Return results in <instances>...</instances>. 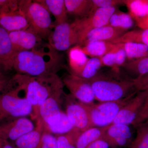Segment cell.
<instances>
[{"mask_svg":"<svg viewBox=\"0 0 148 148\" xmlns=\"http://www.w3.org/2000/svg\"><path fill=\"white\" fill-rule=\"evenodd\" d=\"M63 67L62 56L46 43L38 49L16 52L12 60L17 74L32 77L57 74Z\"/></svg>","mask_w":148,"mask_h":148,"instance_id":"1","label":"cell"},{"mask_svg":"<svg viewBox=\"0 0 148 148\" xmlns=\"http://www.w3.org/2000/svg\"><path fill=\"white\" fill-rule=\"evenodd\" d=\"M13 77L24 89L26 98L34 109V118L42 104L54 92L64 89V83L57 74L32 77L17 74Z\"/></svg>","mask_w":148,"mask_h":148,"instance_id":"2","label":"cell"},{"mask_svg":"<svg viewBox=\"0 0 148 148\" xmlns=\"http://www.w3.org/2000/svg\"><path fill=\"white\" fill-rule=\"evenodd\" d=\"M113 72L112 74L98 73L92 78L86 79L91 85L96 101L101 103L118 101L134 92H131L135 89L133 79L122 77L120 72Z\"/></svg>","mask_w":148,"mask_h":148,"instance_id":"3","label":"cell"},{"mask_svg":"<svg viewBox=\"0 0 148 148\" xmlns=\"http://www.w3.org/2000/svg\"><path fill=\"white\" fill-rule=\"evenodd\" d=\"M24 91L21 86L11 78L0 94V122L32 115L34 109L26 97H21Z\"/></svg>","mask_w":148,"mask_h":148,"instance_id":"4","label":"cell"},{"mask_svg":"<svg viewBox=\"0 0 148 148\" xmlns=\"http://www.w3.org/2000/svg\"><path fill=\"white\" fill-rule=\"evenodd\" d=\"M18 9L24 13L29 28L43 39H48L55 24L47 10L36 1L32 0H18Z\"/></svg>","mask_w":148,"mask_h":148,"instance_id":"5","label":"cell"},{"mask_svg":"<svg viewBox=\"0 0 148 148\" xmlns=\"http://www.w3.org/2000/svg\"><path fill=\"white\" fill-rule=\"evenodd\" d=\"M137 92L135 91L127 97L118 101L89 105L83 104L92 127H105L112 124L120 110L135 96Z\"/></svg>","mask_w":148,"mask_h":148,"instance_id":"6","label":"cell"},{"mask_svg":"<svg viewBox=\"0 0 148 148\" xmlns=\"http://www.w3.org/2000/svg\"><path fill=\"white\" fill-rule=\"evenodd\" d=\"M48 40L49 44L58 51L81 45L80 32L75 20L71 23L55 24Z\"/></svg>","mask_w":148,"mask_h":148,"instance_id":"7","label":"cell"},{"mask_svg":"<svg viewBox=\"0 0 148 148\" xmlns=\"http://www.w3.org/2000/svg\"><path fill=\"white\" fill-rule=\"evenodd\" d=\"M61 79L71 95L77 101L86 105L94 103L95 96L91 85L87 80L71 73L64 75Z\"/></svg>","mask_w":148,"mask_h":148,"instance_id":"8","label":"cell"},{"mask_svg":"<svg viewBox=\"0 0 148 148\" xmlns=\"http://www.w3.org/2000/svg\"><path fill=\"white\" fill-rule=\"evenodd\" d=\"M116 9V8L98 9L85 18L75 19L80 32V46L90 31L108 24L111 16Z\"/></svg>","mask_w":148,"mask_h":148,"instance_id":"9","label":"cell"},{"mask_svg":"<svg viewBox=\"0 0 148 148\" xmlns=\"http://www.w3.org/2000/svg\"><path fill=\"white\" fill-rule=\"evenodd\" d=\"M64 98L66 114L75 128L83 132L93 127L84 104L77 101L71 94H65Z\"/></svg>","mask_w":148,"mask_h":148,"instance_id":"10","label":"cell"},{"mask_svg":"<svg viewBox=\"0 0 148 148\" xmlns=\"http://www.w3.org/2000/svg\"><path fill=\"white\" fill-rule=\"evenodd\" d=\"M32 121L27 117L0 122V138L15 141L35 128Z\"/></svg>","mask_w":148,"mask_h":148,"instance_id":"11","label":"cell"},{"mask_svg":"<svg viewBox=\"0 0 148 148\" xmlns=\"http://www.w3.org/2000/svg\"><path fill=\"white\" fill-rule=\"evenodd\" d=\"M9 35L16 52L38 49L45 43L43 41V39L29 27L9 32Z\"/></svg>","mask_w":148,"mask_h":148,"instance_id":"12","label":"cell"},{"mask_svg":"<svg viewBox=\"0 0 148 148\" xmlns=\"http://www.w3.org/2000/svg\"><path fill=\"white\" fill-rule=\"evenodd\" d=\"M148 96V90L138 92L120 110L112 124L132 125Z\"/></svg>","mask_w":148,"mask_h":148,"instance_id":"13","label":"cell"},{"mask_svg":"<svg viewBox=\"0 0 148 148\" xmlns=\"http://www.w3.org/2000/svg\"><path fill=\"white\" fill-rule=\"evenodd\" d=\"M65 94L64 89L53 93L39 107L35 118L39 120L44 125L50 117L61 112Z\"/></svg>","mask_w":148,"mask_h":148,"instance_id":"14","label":"cell"},{"mask_svg":"<svg viewBox=\"0 0 148 148\" xmlns=\"http://www.w3.org/2000/svg\"><path fill=\"white\" fill-rule=\"evenodd\" d=\"M43 126L45 130L54 135L66 134L75 128L62 110L50 117Z\"/></svg>","mask_w":148,"mask_h":148,"instance_id":"15","label":"cell"},{"mask_svg":"<svg viewBox=\"0 0 148 148\" xmlns=\"http://www.w3.org/2000/svg\"><path fill=\"white\" fill-rule=\"evenodd\" d=\"M16 52L8 32L0 26V63L5 71L12 70V60Z\"/></svg>","mask_w":148,"mask_h":148,"instance_id":"16","label":"cell"},{"mask_svg":"<svg viewBox=\"0 0 148 148\" xmlns=\"http://www.w3.org/2000/svg\"><path fill=\"white\" fill-rule=\"evenodd\" d=\"M127 32L124 29L112 27L108 24L90 31L81 46L95 41L111 42L118 38Z\"/></svg>","mask_w":148,"mask_h":148,"instance_id":"17","label":"cell"},{"mask_svg":"<svg viewBox=\"0 0 148 148\" xmlns=\"http://www.w3.org/2000/svg\"><path fill=\"white\" fill-rule=\"evenodd\" d=\"M0 26L10 32L28 29L29 26L24 13L19 10L0 15Z\"/></svg>","mask_w":148,"mask_h":148,"instance_id":"18","label":"cell"},{"mask_svg":"<svg viewBox=\"0 0 148 148\" xmlns=\"http://www.w3.org/2000/svg\"><path fill=\"white\" fill-rule=\"evenodd\" d=\"M36 120V125L34 129L14 142V148H39L44 128L42 122Z\"/></svg>","mask_w":148,"mask_h":148,"instance_id":"19","label":"cell"},{"mask_svg":"<svg viewBox=\"0 0 148 148\" xmlns=\"http://www.w3.org/2000/svg\"><path fill=\"white\" fill-rule=\"evenodd\" d=\"M68 58L71 71L70 73L77 76L81 73L89 59L79 45L74 46L69 49Z\"/></svg>","mask_w":148,"mask_h":148,"instance_id":"20","label":"cell"},{"mask_svg":"<svg viewBox=\"0 0 148 148\" xmlns=\"http://www.w3.org/2000/svg\"><path fill=\"white\" fill-rule=\"evenodd\" d=\"M42 5L55 19L56 24L68 22V13L65 0H36Z\"/></svg>","mask_w":148,"mask_h":148,"instance_id":"21","label":"cell"},{"mask_svg":"<svg viewBox=\"0 0 148 148\" xmlns=\"http://www.w3.org/2000/svg\"><path fill=\"white\" fill-rule=\"evenodd\" d=\"M68 14L80 19L86 17L92 12V0H65Z\"/></svg>","mask_w":148,"mask_h":148,"instance_id":"22","label":"cell"},{"mask_svg":"<svg viewBox=\"0 0 148 148\" xmlns=\"http://www.w3.org/2000/svg\"><path fill=\"white\" fill-rule=\"evenodd\" d=\"M110 125L105 127H92L81 132L77 140L76 148H86L95 141L103 139Z\"/></svg>","mask_w":148,"mask_h":148,"instance_id":"23","label":"cell"},{"mask_svg":"<svg viewBox=\"0 0 148 148\" xmlns=\"http://www.w3.org/2000/svg\"><path fill=\"white\" fill-rule=\"evenodd\" d=\"M115 45L110 42L95 41L87 43L81 47L86 55L91 58H101L112 50Z\"/></svg>","mask_w":148,"mask_h":148,"instance_id":"24","label":"cell"},{"mask_svg":"<svg viewBox=\"0 0 148 148\" xmlns=\"http://www.w3.org/2000/svg\"><path fill=\"white\" fill-rule=\"evenodd\" d=\"M129 14L135 21L148 15V0H123Z\"/></svg>","mask_w":148,"mask_h":148,"instance_id":"25","label":"cell"},{"mask_svg":"<svg viewBox=\"0 0 148 148\" xmlns=\"http://www.w3.org/2000/svg\"><path fill=\"white\" fill-rule=\"evenodd\" d=\"M110 42L113 44L138 42L145 45L148 47V29H136L127 32L118 38Z\"/></svg>","mask_w":148,"mask_h":148,"instance_id":"26","label":"cell"},{"mask_svg":"<svg viewBox=\"0 0 148 148\" xmlns=\"http://www.w3.org/2000/svg\"><path fill=\"white\" fill-rule=\"evenodd\" d=\"M119 44L125 51L128 61L136 60L148 55V47L143 44L135 42Z\"/></svg>","mask_w":148,"mask_h":148,"instance_id":"27","label":"cell"},{"mask_svg":"<svg viewBox=\"0 0 148 148\" xmlns=\"http://www.w3.org/2000/svg\"><path fill=\"white\" fill-rule=\"evenodd\" d=\"M134 21L129 14L116 9L111 16L108 25L127 31L134 26Z\"/></svg>","mask_w":148,"mask_h":148,"instance_id":"28","label":"cell"},{"mask_svg":"<svg viewBox=\"0 0 148 148\" xmlns=\"http://www.w3.org/2000/svg\"><path fill=\"white\" fill-rule=\"evenodd\" d=\"M123 66L128 73L136 76V77L148 74V55L136 60L127 61Z\"/></svg>","mask_w":148,"mask_h":148,"instance_id":"29","label":"cell"},{"mask_svg":"<svg viewBox=\"0 0 148 148\" xmlns=\"http://www.w3.org/2000/svg\"><path fill=\"white\" fill-rule=\"evenodd\" d=\"M135 127L137 135L129 148H148V119Z\"/></svg>","mask_w":148,"mask_h":148,"instance_id":"30","label":"cell"},{"mask_svg":"<svg viewBox=\"0 0 148 148\" xmlns=\"http://www.w3.org/2000/svg\"><path fill=\"white\" fill-rule=\"evenodd\" d=\"M103 137H122L131 141L132 133L129 125L121 124L110 125Z\"/></svg>","mask_w":148,"mask_h":148,"instance_id":"31","label":"cell"},{"mask_svg":"<svg viewBox=\"0 0 148 148\" xmlns=\"http://www.w3.org/2000/svg\"><path fill=\"white\" fill-rule=\"evenodd\" d=\"M103 66L101 58H89L81 73L78 77L85 79H89L95 76Z\"/></svg>","mask_w":148,"mask_h":148,"instance_id":"32","label":"cell"},{"mask_svg":"<svg viewBox=\"0 0 148 148\" xmlns=\"http://www.w3.org/2000/svg\"><path fill=\"white\" fill-rule=\"evenodd\" d=\"M81 132L75 128L66 134L55 135L57 138V148H77L76 143Z\"/></svg>","mask_w":148,"mask_h":148,"instance_id":"33","label":"cell"},{"mask_svg":"<svg viewBox=\"0 0 148 148\" xmlns=\"http://www.w3.org/2000/svg\"><path fill=\"white\" fill-rule=\"evenodd\" d=\"M92 12L100 8H116L124 4L123 0H92Z\"/></svg>","mask_w":148,"mask_h":148,"instance_id":"34","label":"cell"},{"mask_svg":"<svg viewBox=\"0 0 148 148\" xmlns=\"http://www.w3.org/2000/svg\"><path fill=\"white\" fill-rule=\"evenodd\" d=\"M39 148H57L56 136L44 129Z\"/></svg>","mask_w":148,"mask_h":148,"instance_id":"35","label":"cell"},{"mask_svg":"<svg viewBox=\"0 0 148 148\" xmlns=\"http://www.w3.org/2000/svg\"><path fill=\"white\" fill-rule=\"evenodd\" d=\"M18 10V0H0V15Z\"/></svg>","mask_w":148,"mask_h":148,"instance_id":"36","label":"cell"},{"mask_svg":"<svg viewBox=\"0 0 148 148\" xmlns=\"http://www.w3.org/2000/svg\"><path fill=\"white\" fill-rule=\"evenodd\" d=\"M116 44V47L115 50V68L113 71L114 72H119V68L124 65L127 56L124 49L119 44Z\"/></svg>","mask_w":148,"mask_h":148,"instance_id":"37","label":"cell"},{"mask_svg":"<svg viewBox=\"0 0 148 148\" xmlns=\"http://www.w3.org/2000/svg\"><path fill=\"white\" fill-rule=\"evenodd\" d=\"M148 119V96L140 108L135 120L132 125L135 127Z\"/></svg>","mask_w":148,"mask_h":148,"instance_id":"38","label":"cell"},{"mask_svg":"<svg viewBox=\"0 0 148 148\" xmlns=\"http://www.w3.org/2000/svg\"><path fill=\"white\" fill-rule=\"evenodd\" d=\"M133 81L136 91L148 90V73L133 79Z\"/></svg>","mask_w":148,"mask_h":148,"instance_id":"39","label":"cell"},{"mask_svg":"<svg viewBox=\"0 0 148 148\" xmlns=\"http://www.w3.org/2000/svg\"><path fill=\"white\" fill-rule=\"evenodd\" d=\"M115 44L114 47L112 50L101 57L103 66L111 67L113 70L115 68V50L116 45Z\"/></svg>","mask_w":148,"mask_h":148,"instance_id":"40","label":"cell"},{"mask_svg":"<svg viewBox=\"0 0 148 148\" xmlns=\"http://www.w3.org/2000/svg\"><path fill=\"white\" fill-rule=\"evenodd\" d=\"M11 79V78L10 77L3 73L1 72H0V94L4 90L8 84Z\"/></svg>","mask_w":148,"mask_h":148,"instance_id":"41","label":"cell"},{"mask_svg":"<svg viewBox=\"0 0 148 148\" xmlns=\"http://www.w3.org/2000/svg\"><path fill=\"white\" fill-rule=\"evenodd\" d=\"M110 147L107 142L101 139L90 144L86 148H109Z\"/></svg>","mask_w":148,"mask_h":148,"instance_id":"42","label":"cell"},{"mask_svg":"<svg viewBox=\"0 0 148 148\" xmlns=\"http://www.w3.org/2000/svg\"><path fill=\"white\" fill-rule=\"evenodd\" d=\"M136 25L142 29H148V15L136 21Z\"/></svg>","mask_w":148,"mask_h":148,"instance_id":"43","label":"cell"},{"mask_svg":"<svg viewBox=\"0 0 148 148\" xmlns=\"http://www.w3.org/2000/svg\"><path fill=\"white\" fill-rule=\"evenodd\" d=\"M0 148H15L9 141L0 138Z\"/></svg>","mask_w":148,"mask_h":148,"instance_id":"44","label":"cell"},{"mask_svg":"<svg viewBox=\"0 0 148 148\" xmlns=\"http://www.w3.org/2000/svg\"><path fill=\"white\" fill-rule=\"evenodd\" d=\"M2 69V66L1 65V63H0V72H1V69Z\"/></svg>","mask_w":148,"mask_h":148,"instance_id":"45","label":"cell"}]
</instances>
